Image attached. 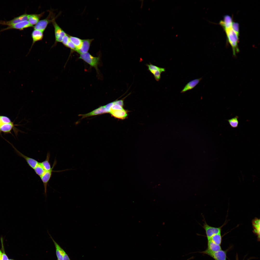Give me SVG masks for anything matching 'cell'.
<instances>
[{
  "instance_id": "1",
  "label": "cell",
  "mask_w": 260,
  "mask_h": 260,
  "mask_svg": "<svg viewBox=\"0 0 260 260\" xmlns=\"http://www.w3.org/2000/svg\"><path fill=\"white\" fill-rule=\"evenodd\" d=\"M227 40L231 45L234 56H236V53L239 52L238 46L239 36L233 30L232 27L225 30Z\"/></svg>"
},
{
  "instance_id": "2",
  "label": "cell",
  "mask_w": 260,
  "mask_h": 260,
  "mask_svg": "<svg viewBox=\"0 0 260 260\" xmlns=\"http://www.w3.org/2000/svg\"><path fill=\"white\" fill-rule=\"evenodd\" d=\"M79 58L83 60L91 66L94 67L97 70L100 58L99 57H94L89 52L80 54Z\"/></svg>"
},
{
  "instance_id": "3",
  "label": "cell",
  "mask_w": 260,
  "mask_h": 260,
  "mask_svg": "<svg viewBox=\"0 0 260 260\" xmlns=\"http://www.w3.org/2000/svg\"><path fill=\"white\" fill-rule=\"evenodd\" d=\"M47 232L54 244L57 260H71L64 250L54 240L48 230Z\"/></svg>"
},
{
  "instance_id": "4",
  "label": "cell",
  "mask_w": 260,
  "mask_h": 260,
  "mask_svg": "<svg viewBox=\"0 0 260 260\" xmlns=\"http://www.w3.org/2000/svg\"><path fill=\"white\" fill-rule=\"evenodd\" d=\"M227 250L222 249L216 252H212L207 249L202 253L208 255L214 260H227Z\"/></svg>"
},
{
  "instance_id": "5",
  "label": "cell",
  "mask_w": 260,
  "mask_h": 260,
  "mask_svg": "<svg viewBox=\"0 0 260 260\" xmlns=\"http://www.w3.org/2000/svg\"><path fill=\"white\" fill-rule=\"evenodd\" d=\"M56 164L57 161L55 159L51 169L49 170L45 171L43 174L40 177L44 185V194L46 197L47 196L46 194L47 186L51 177L52 172L54 171L53 170V169Z\"/></svg>"
},
{
  "instance_id": "6",
  "label": "cell",
  "mask_w": 260,
  "mask_h": 260,
  "mask_svg": "<svg viewBox=\"0 0 260 260\" xmlns=\"http://www.w3.org/2000/svg\"><path fill=\"white\" fill-rule=\"evenodd\" d=\"M223 226L222 225L219 227L211 226L208 224L205 221L203 227L205 231L208 240L214 235L221 233L222 228Z\"/></svg>"
},
{
  "instance_id": "7",
  "label": "cell",
  "mask_w": 260,
  "mask_h": 260,
  "mask_svg": "<svg viewBox=\"0 0 260 260\" xmlns=\"http://www.w3.org/2000/svg\"><path fill=\"white\" fill-rule=\"evenodd\" d=\"M148 70L153 75L155 80L159 81L161 78V74L165 71V68L158 67L151 63L147 64Z\"/></svg>"
},
{
  "instance_id": "8",
  "label": "cell",
  "mask_w": 260,
  "mask_h": 260,
  "mask_svg": "<svg viewBox=\"0 0 260 260\" xmlns=\"http://www.w3.org/2000/svg\"><path fill=\"white\" fill-rule=\"evenodd\" d=\"M53 25L54 28L56 41L61 42L64 36L66 34L57 24L55 21H53Z\"/></svg>"
},
{
  "instance_id": "9",
  "label": "cell",
  "mask_w": 260,
  "mask_h": 260,
  "mask_svg": "<svg viewBox=\"0 0 260 260\" xmlns=\"http://www.w3.org/2000/svg\"><path fill=\"white\" fill-rule=\"evenodd\" d=\"M32 26H33L30 24L28 20H25L9 26L7 27L2 30L1 31H3L10 29L22 30L26 28Z\"/></svg>"
},
{
  "instance_id": "10",
  "label": "cell",
  "mask_w": 260,
  "mask_h": 260,
  "mask_svg": "<svg viewBox=\"0 0 260 260\" xmlns=\"http://www.w3.org/2000/svg\"><path fill=\"white\" fill-rule=\"evenodd\" d=\"M28 14H25L8 21H0V24L10 26L23 21L27 20Z\"/></svg>"
},
{
  "instance_id": "11",
  "label": "cell",
  "mask_w": 260,
  "mask_h": 260,
  "mask_svg": "<svg viewBox=\"0 0 260 260\" xmlns=\"http://www.w3.org/2000/svg\"><path fill=\"white\" fill-rule=\"evenodd\" d=\"M17 155L23 158L26 160L29 167L34 169L39 162L36 160L26 156L20 152L13 147Z\"/></svg>"
},
{
  "instance_id": "12",
  "label": "cell",
  "mask_w": 260,
  "mask_h": 260,
  "mask_svg": "<svg viewBox=\"0 0 260 260\" xmlns=\"http://www.w3.org/2000/svg\"><path fill=\"white\" fill-rule=\"evenodd\" d=\"M253 232L257 238V240H260V219L257 217L253 219L252 221Z\"/></svg>"
},
{
  "instance_id": "13",
  "label": "cell",
  "mask_w": 260,
  "mask_h": 260,
  "mask_svg": "<svg viewBox=\"0 0 260 260\" xmlns=\"http://www.w3.org/2000/svg\"><path fill=\"white\" fill-rule=\"evenodd\" d=\"M233 22L231 17L229 15H226L224 16L223 20L220 21L219 24L225 31L232 27Z\"/></svg>"
},
{
  "instance_id": "14",
  "label": "cell",
  "mask_w": 260,
  "mask_h": 260,
  "mask_svg": "<svg viewBox=\"0 0 260 260\" xmlns=\"http://www.w3.org/2000/svg\"><path fill=\"white\" fill-rule=\"evenodd\" d=\"M93 39H87L82 40V43L81 47L77 52L80 54L88 52L91 43Z\"/></svg>"
},
{
  "instance_id": "15",
  "label": "cell",
  "mask_w": 260,
  "mask_h": 260,
  "mask_svg": "<svg viewBox=\"0 0 260 260\" xmlns=\"http://www.w3.org/2000/svg\"><path fill=\"white\" fill-rule=\"evenodd\" d=\"M110 113L114 117L121 119H125L128 116L127 111L124 109L120 110H110Z\"/></svg>"
},
{
  "instance_id": "16",
  "label": "cell",
  "mask_w": 260,
  "mask_h": 260,
  "mask_svg": "<svg viewBox=\"0 0 260 260\" xmlns=\"http://www.w3.org/2000/svg\"><path fill=\"white\" fill-rule=\"evenodd\" d=\"M108 113L105 109L104 106H101L99 108L94 110L88 113L80 115L82 116V118L88 117L95 116L104 113Z\"/></svg>"
},
{
  "instance_id": "17",
  "label": "cell",
  "mask_w": 260,
  "mask_h": 260,
  "mask_svg": "<svg viewBox=\"0 0 260 260\" xmlns=\"http://www.w3.org/2000/svg\"><path fill=\"white\" fill-rule=\"evenodd\" d=\"M202 78L195 79L188 83L184 87L181 92L184 93L188 91L191 90L195 88L202 79Z\"/></svg>"
},
{
  "instance_id": "18",
  "label": "cell",
  "mask_w": 260,
  "mask_h": 260,
  "mask_svg": "<svg viewBox=\"0 0 260 260\" xmlns=\"http://www.w3.org/2000/svg\"><path fill=\"white\" fill-rule=\"evenodd\" d=\"M53 20H49L48 18L40 20L34 26V29L40 30L43 32L49 23Z\"/></svg>"
},
{
  "instance_id": "19",
  "label": "cell",
  "mask_w": 260,
  "mask_h": 260,
  "mask_svg": "<svg viewBox=\"0 0 260 260\" xmlns=\"http://www.w3.org/2000/svg\"><path fill=\"white\" fill-rule=\"evenodd\" d=\"M32 45L36 42L42 39L43 37V32L34 29L32 33Z\"/></svg>"
},
{
  "instance_id": "20",
  "label": "cell",
  "mask_w": 260,
  "mask_h": 260,
  "mask_svg": "<svg viewBox=\"0 0 260 260\" xmlns=\"http://www.w3.org/2000/svg\"><path fill=\"white\" fill-rule=\"evenodd\" d=\"M14 125L12 122L8 124H2L0 126V132L5 133H10L14 127Z\"/></svg>"
},
{
  "instance_id": "21",
  "label": "cell",
  "mask_w": 260,
  "mask_h": 260,
  "mask_svg": "<svg viewBox=\"0 0 260 260\" xmlns=\"http://www.w3.org/2000/svg\"><path fill=\"white\" fill-rule=\"evenodd\" d=\"M50 154L48 152L47 154L46 159L41 162H39L40 164L45 171L49 170L51 169V166L50 162Z\"/></svg>"
},
{
  "instance_id": "22",
  "label": "cell",
  "mask_w": 260,
  "mask_h": 260,
  "mask_svg": "<svg viewBox=\"0 0 260 260\" xmlns=\"http://www.w3.org/2000/svg\"><path fill=\"white\" fill-rule=\"evenodd\" d=\"M208 240L207 249L208 250L212 252H216L222 249L221 245L215 244L210 240Z\"/></svg>"
},
{
  "instance_id": "23",
  "label": "cell",
  "mask_w": 260,
  "mask_h": 260,
  "mask_svg": "<svg viewBox=\"0 0 260 260\" xmlns=\"http://www.w3.org/2000/svg\"><path fill=\"white\" fill-rule=\"evenodd\" d=\"M41 14H32L28 15V21L31 25L36 24L39 21Z\"/></svg>"
},
{
  "instance_id": "24",
  "label": "cell",
  "mask_w": 260,
  "mask_h": 260,
  "mask_svg": "<svg viewBox=\"0 0 260 260\" xmlns=\"http://www.w3.org/2000/svg\"><path fill=\"white\" fill-rule=\"evenodd\" d=\"M70 40L75 46L77 49V51L81 47L82 42V40L80 38L72 36H69Z\"/></svg>"
},
{
  "instance_id": "25",
  "label": "cell",
  "mask_w": 260,
  "mask_h": 260,
  "mask_svg": "<svg viewBox=\"0 0 260 260\" xmlns=\"http://www.w3.org/2000/svg\"><path fill=\"white\" fill-rule=\"evenodd\" d=\"M209 240H211L215 244L221 245L222 241V237L221 233L214 235Z\"/></svg>"
},
{
  "instance_id": "26",
  "label": "cell",
  "mask_w": 260,
  "mask_h": 260,
  "mask_svg": "<svg viewBox=\"0 0 260 260\" xmlns=\"http://www.w3.org/2000/svg\"><path fill=\"white\" fill-rule=\"evenodd\" d=\"M238 117L236 116L235 117L227 120L229 124L232 128H237L239 124L238 120Z\"/></svg>"
},
{
  "instance_id": "27",
  "label": "cell",
  "mask_w": 260,
  "mask_h": 260,
  "mask_svg": "<svg viewBox=\"0 0 260 260\" xmlns=\"http://www.w3.org/2000/svg\"><path fill=\"white\" fill-rule=\"evenodd\" d=\"M33 169L36 174L40 177L43 174L45 171V170L40 164L39 162Z\"/></svg>"
},
{
  "instance_id": "28",
  "label": "cell",
  "mask_w": 260,
  "mask_h": 260,
  "mask_svg": "<svg viewBox=\"0 0 260 260\" xmlns=\"http://www.w3.org/2000/svg\"><path fill=\"white\" fill-rule=\"evenodd\" d=\"M0 121L2 124H8L12 122L10 119L5 116H0Z\"/></svg>"
},
{
  "instance_id": "29",
  "label": "cell",
  "mask_w": 260,
  "mask_h": 260,
  "mask_svg": "<svg viewBox=\"0 0 260 260\" xmlns=\"http://www.w3.org/2000/svg\"><path fill=\"white\" fill-rule=\"evenodd\" d=\"M232 28L236 33L239 36V25L238 23L236 22H233Z\"/></svg>"
},
{
  "instance_id": "30",
  "label": "cell",
  "mask_w": 260,
  "mask_h": 260,
  "mask_svg": "<svg viewBox=\"0 0 260 260\" xmlns=\"http://www.w3.org/2000/svg\"><path fill=\"white\" fill-rule=\"evenodd\" d=\"M69 41V36L66 34L63 37L62 42L64 45L66 46Z\"/></svg>"
},
{
  "instance_id": "31",
  "label": "cell",
  "mask_w": 260,
  "mask_h": 260,
  "mask_svg": "<svg viewBox=\"0 0 260 260\" xmlns=\"http://www.w3.org/2000/svg\"><path fill=\"white\" fill-rule=\"evenodd\" d=\"M72 50L76 51L77 49L75 46L70 40L67 43L66 46Z\"/></svg>"
},
{
  "instance_id": "32",
  "label": "cell",
  "mask_w": 260,
  "mask_h": 260,
  "mask_svg": "<svg viewBox=\"0 0 260 260\" xmlns=\"http://www.w3.org/2000/svg\"><path fill=\"white\" fill-rule=\"evenodd\" d=\"M124 109L123 107L118 104H114L111 107V110H123Z\"/></svg>"
},
{
  "instance_id": "33",
  "label": "cell",
  "mask_w": 260,
  "mask_h": 260,
  "mask_svg": "<svg viewBox=\"0 0 260 260\" xmlns=\"http://www.w3.org/2000/svg\"><path fill=\"white\" fill-rule=\"evenodd\" d=\"M114 104H117L123 107L124 106V100L121 99L119 100H116L114 101Z\"/></svg>"
},
{
  "instance_id": "34",
  "label": "cell",
  "mask_w": 260,
  "mask_h": 260,
  "mask_svg": "<svg viewBox=\"0 0 260 260\" xmlns=\"http://www.w3.org/2000/svg\"><path fill=\"white\" fill-rule=\"evenodd\" d=\"M1 260H9L8 258L3 251V253H2V258Z\"/></svg>"
},
{
  "instance_id": "35",
  "label": "cell",
  "mask_w": 260,
  "mask_h": 260,
  "mask_svg": "<svg viewBox=\"0 0 260 260\" xmlns=\"http://www.w3.org/2000/svg\"><path fill=\"white\" fill-rule=\"evenodd\" d=\"M2 253L1 251L0 250V260H1L2 258Z\"/></svg>"
},
{
  "instance_id": "36",
  "label": "cell",
  "mask_w": 260,
  "mask_h": 260,
  "mask_svg": "<svg viewBox=\"0 0 260 260\" xmlns=\"http://www.w3.org/2000/svg\"><path fill=\"white\" fill-rule=\"evenodd\" d=\"M0 126L1 124V121H0Z\"/></svg>"
},
{
  "instance_id": "37",
  "label": "cell",
  "mask_w": 260,
  "mask_h": 260,
  "mask_svg": "<svg viewBox=\"0 0 260 260\" xmlns=\"http://www.w3.org/2000/svg\"><path fill=\"white\" fill-rule=\"evenodd\" d=\"M11 260V259H10V260Z\"/></svg>"
},
{
  "instance_id": "38",
  "label": "cell",
  "mask_w": 260,
  "mask_h": 260,
  "mask_svg": "<svg viewBox=\"0 0 260 260\" xmlns=\"http://www.w3.org/2000/svg\"></svg>"
}]
</instances>
